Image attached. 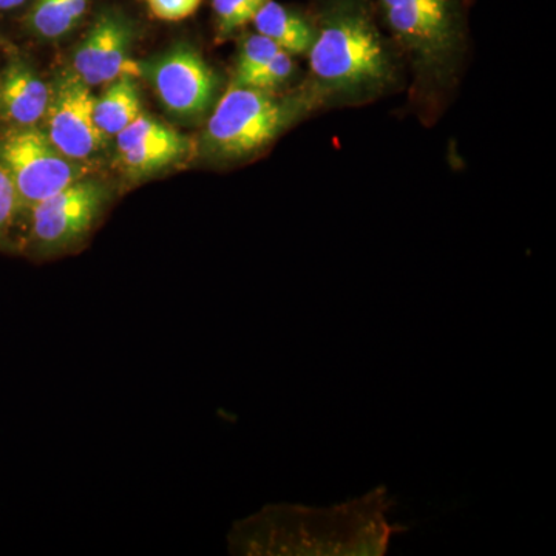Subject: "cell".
I'll list each match as a JSON object with an SVG mask.
<instances>
[{"label":"cell","mask_w":556,"mask_h":556,"mask_svg":"<svg viewBox=\"0 0 556 556\" xmlns=\"http://www.w3.org/2000/svg\"><path fill=\"white\" fill-rule=\"evenodd\" d=\"M316 36L299 87L311 112L357 104L397 86V50L380 27L371 0H314Z\"/></svg>","instance_id":"1"},{"label":"cell","mask_w":556,"mask_h":556,"mask_svg":"<svg viewBox=\"0 0 556 556\" xmlns=\"http://www.w3.org/2000/svg\"><path fill=\"white\" fill-rule=\"evenodd\" d=\"M393 503L386 486L328 508L266 507L230 535L233 554L382 556L401 527L388 522Z\"/></svg>","instance_id":"2"},{"label":"cell","mask_w":556,"mask_h":556,"mask_svg":"<svg viewBox=\"0 0 556 556\" xmlns=\"http://www.w3.org/2000/svg\"><path fill=\"white\" fill-rule=\"evenodd\" d=\"M473 0H371L380 27L412 68L413 100L426 112L455 89Z\"/></svg>","instance_id":"3"},{"label":"cell","mask_w":556,"mask_h":556,"mask_svg":"<svg viewBox=\"0 0 556 556\" xmlns=\"http://www.w3.org/2000/svg\"><path fill=\"white\" fill-rule=\"evenodd\" d=\"M309 113L299 90L278 94L232 84L207 121L201 155L218 163L249 159Z\"/></svg>","instance_id":"4"},{"label":"cell","mask_w":556,"mask_h":556,"mask_svg":"<svg viewBox=\"0 0 556 556\" xmlns=\"http://www.w3.org/2000/svg\"><path fill=\"white\" fill-rule=\"evenodd\" d=\"M112 192L97 179H78L31 208L27 252L51 258L76 251L97 228Z\"/></svg>","instance_id":"5"},{"label":"cell","mask_w":556,"mask_h":556,"mask_svg":"<svg viewBox=\"0 0 556 556\" xmlns=\"http://www.w3.org/2000/svg\"><path fill=\"white\" fill-rule=\"evenodd\" d=\"M0 169L13 182L21 211H31L87 174L83 164L62 155L36 126L11 127L0 135Z\"/></svg>","instance_id":"6"},{"label":"cell","mask_w":556,"mask_h":556,"mask_svg":"<svg viewBox=\"0 0 556 556\" xmlns=\"http://www.w3.org/2000/svg\"><path fill=\"white\" fill-rule=\"evenodd\" d=\"M139 67L161 104L178 118H200L214 104L218 78L188 43H178L155 60L139 62Z\"/></svg>","instance_id":"7"},{"label":"cell","mask_w":556,"mask_h":556,"mask_svg":"<svg viewBox=\"0 0 556 556\" xmlns=\"http://www.w3.org/2000/svg\"><path fill=\"white\" fill-rule=\"evenodd\" d=\"M138 31V22L127 11L116 5L104 7L73 54V72L89 87L112 83L121 76L139 78V62L130 58Z\"/></svg>","instance_id":"8"},{"label":"cell","mask_w":556,"mask_h":556,"mask_svg":"<svg viewBox=\"0 0 556 556\" xmlns=\"http://www.w3.org/2000/svg\"><path fill=\"white\" fill-rule=\"evenodd\" d=\"M94 101L90 87L73 70L62 73L50 93L47 137L62 155L75 163L97 156L108 139L94 123Z\"/></svg>","instance_id":"9"},{"label":"cell","mask_w":556,"mask_h":556,"mask_svg":"<svg viewBox=\"0 0 556 556\" xmlns=\"http://www.w3.org/2000/svg\"><path fill=\"white\" fill-rule=\"evenodd\" d=\"M119 160L131 178L159 174L190 152L189 139L160 121L139 115L116 135Z\"/></svg>","instance_id":"10"},{"label":"cell","mask_w":556,"mask_h":556,"mask_svg":"<svg viewBox=\"0 0 556 556\" xmlns=\"http://www.w3.org/2000/svg\"><path fill=\"white\" fill-rule=\"evenodd\" d=\"M50 89L38 73L21 60L0 73V119L11 127L38 126L49 109Z\"/></svg>","instance_id":"11"},{"label":"cell","mask_w":556,"mask_h":556,"mask_svg":"<svg viewBox=\"0 0 556 556\" xmlns=\"http://www.w3.org/2000/svg\"><path fill=\"white\" fill-rule=\"evenodd\" d=\"M255 31L276 42L281 50L302 56L308 54L316 36V25L309 13L268 0L255 14Z\"/></svg>","instance_id":"12"},{"label":"cell","mask_w":556,"mask_h":556,"mask_svg":"<svg viewBox=\"0 0 556 556\" xmlns=\"http://www.w3.org/2000/svg\"><path fill=\"white\" fill-rule=\"evenodd\" d=\"M141 115L138 86L131 76L112 80L109 89L94 101V123L105 137H116Z\"/></svg>","instance_id":"13"},{"label":"cell","mask_w":556,"mask_h":556,"mask_svg":"<svg viewBox=\"0 0 556 556\" xmlns=\"http://www.w3.org/2000/svg\"><path fill=\"white\" fill-rule=\"evenodd\" d=\"M89 5L90 0H31L25 25L36 38L61 39L75 30Z\"/></svg>","instance_id":"14"},{"label":"cell","mask_w":556,"mask_h":556,"mask_svg":"<svg viewBox=\"0 0 556 556\" xmlns=\"http://www.w3.org/2000/svg\"><path fill=\"white\" fill-rule=\"evenodd\" d=\"M266 2L268 0H212V13L218 38H229L252 24L255 14Z\"/></svg>","instance_id":"15"},{"label":"cell","mask_w":556,"mask_h":556,"mask_svg":"<svg viewBox=\"0 0 556 556\" xmlns=\"http://www.w3.org/2000/svg\"><path fill=\"white\" fill-rule=\"evenodd\" d=\"M295 73V62L292 54L280 50L269 62L263 67L255 70L254 73L248 75L247 78L239 80L233 86L251 87V89L277 91L285 84L292 79Z\"/></svg>","instance_id":"16"},{"label":"cell","mask_w":556,"mask_h":556,"mask_svg":"<svg viewBox=\"0 0 556 556\" xmlns=\"http://www.w3.org/2000/svg\"><path fill=\"white\" fill-rule=\"evenodd\" d=\"M280 47L266 36L255 31L241 40L239 58H237L236 70H233L232 84L247 78L255 70L263 67L266 62L273 60L280 51Z\"/></svg>","instance_id":"17"},{"label":"cell","mask_w":556,"mask_h":556,"mask_svg":"<svg viewBox=\"0 0 556 556\" xmlns=\"http://www.w3.org/2000/svg\"><path fill=\"white\" fill-rule=\"evenodd\" d=\"M17 212H21L16 189L9 175L0 169V251H9L13 247L11 229Z\"/></svg>","instance_id":"18"},{"label":"cell","mask_w":556,"mask_h":556,"mask_svg":"<svg viewBox=\"0 0 556 556\" xmlns=\"http://www.w3.org/2000/svg\"><path fill=\"white\" fill-rule=\"evenodd\" d=\"M203 0H144L153 17L166 22L188 20L197 13Z\"/></svg>","instance_id":"19"},{"label":"cell","mask_w":556,"mask_h":556,"mask_svg":"<svg viewBox=\"0 0 556 556\" xmlns=\"http://www.w3.org/2000/svg\"><path fill=\"white\" fill-rule=\"evenodd\" d=\"M30 2L31 0H0V13H13Z\"/></svg>","instance_id":"20"}]
</instances>
